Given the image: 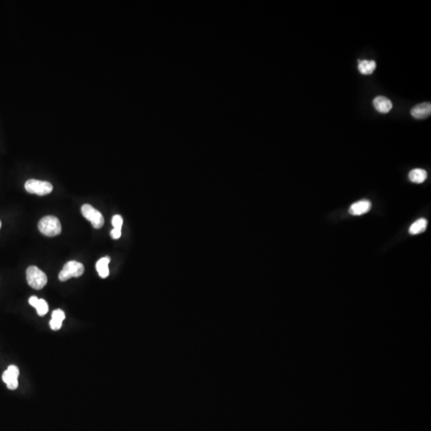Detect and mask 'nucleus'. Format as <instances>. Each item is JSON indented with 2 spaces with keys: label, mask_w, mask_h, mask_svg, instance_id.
<instances>
[{
  "label": "nucleus",
  "mask_w": 431,
  "mask_h": 431,
  "mask_svg": "<svg viewBox=\"0 0 431 431\" xmlns=\"http://www.w3.org/2000/svg\"><path fill=\"white\" fill-rule=\"evenodd\" d=\"M39 231L47 237H55L62 232V226L58 218L54 216H47L39 222Z\"/></svg>",
  "instance_id": "f257e3e1"
},
{
  "label": "nucleus",
  "mask_w": 431,
  "mask_h": 431,
  "mask_svg": "<svg viewBox=\"0 0 431 431\" xmlns=\"http://www.w3.org/2000/svg\"><path fill=\"white\" fill-rule=\"evenodd\" d=\"M27 280L32 288L40 290L47 284V276L38 267L30 266L27 269Z\"/></svg>",
  "instance_id": "f03ea898"
},
{
  "label": "nucleus",
  "mask_w": 431,
  "mask_h": 431,
  "mask_svg": "<svg viewBox=\"0 0 431 431\" xmlns=\"http://www.w3.org/2000/svg\"><path fill=\"white\" fill-rule=\"evenodd\" d=\"M83 264L78 261H69L65 264L60 273L58 275V278L61 281H66L70 280V278L79 277L84 273Z\"/></svg>",
  "instance_id": "7ed1b4c3"
},
{
  "label": "nucleus",
  "mask_w": 431,
  "mask_h": 431,
  "mask_svg": "<svg viewBox=\"0 0 431 431\" xmlns=\"http://www.w3.org/2000/svg\"><path fill=\"white\" fill-rule=\"evenodd\" d=\"M25 189L29 193L44 196L52 192L53 185L47 181L31 179L25 183Z\"/></svg>",
  "instance_id": "20e7f679"
},
{
  "label": "nucleus",
  "mask_w": 431,
  "mask_h": 431,
  "mask_svg": "<svg viewBox=\"0 0 431 431\" xmlns=\"http://www.w3.org/2000/svg\"><path fill=\"white\" fill-rule=\"evenodd\" d=\"M84 218L91 222L95 229H101L104 225V218L99 211L93 208L90 204H83L81 208Z\"/></svg>",
  "instance_id": "39448f33"
},
{
  "label": "nucleus",
  "mask_w": 431,
  "mask_h": 431,
  "mask_svg": "<svg viewBox=\"0 0 431 431\" xmlns=\"http://www.w3.org/2000/svg\"><path fill=\"white\" fill-rule=\"evenodd\" d=\"M19 375H20V370L15 365L9 366L8 370L4 371L2 379L4 383H6L8 389L10 390L17 389L19 387V381H18Z\"/></svg>",
  "instance_id": "423d86ee"
},
{
  "label": "nucleus",
  "mask_w": 431,
  "mask_h": 431,
  "mask_svg": "<svg viewBox=\"0 0 431 431\" xmlns=\"http://www.w3.org/2000/svg\"><path fill=\"white\" fill-rule=\"evenodd\" d=\"M371 203L368 200H362L356 202L349 208V212L353 216H360L369 212Z\"/></svg>",
  "instance_id": "0eeeda50"
},
{
  "label": "nucleus",
  "mask_w": 431,
  "mask_h": 431,
  "mask_svg": "<svg viewBox=\"0 0 431 431\" xmlns=\"http://www.w3.org/2000/svg\"><path fill=\"white\" fill-rule=\"evenodd\" d=\"M412 116L417 119H423L427 118L431 114V105L429 102L418 104L410 111Z\"/></svg>",
  "instance_id": "6e6552de"
},
{
  "label": "nucleus",
  "mask_w": 431,
  "mask_h": 431,
  "mask_svg": "<svg viewBox=\"0 0 431 431\" xmlns=\"http://www.w3.org/2000/svg\"><path fill=\"white\" fill-rule=\"evenodd\" d=\"M373 105L375 109L379 111V113L387 114L392 109V102L387 97L383 96H378L375 97L373 101Z\"/></svg>",
  "instance_id": "1a4fd4ad"
},
{
  "label": "nucleus",
  "mask_w": 431,
  "mask_h": 431,
  "mask_svg": "<svg viewBox=\"0 0 431 431\" xmlns=\"http://www.w3.org/2000/svg\"><path fill=\"white\" fill-rule=\"evenodd\" d=\"M29 303L37 310L38 315L43 316L48 312V303L43 299H39L37 296H31L29 299Z\"/></svg>",
  "instance_id": "9d476101"
},
{
  "label": "nucleus",
  "mask_w": 431,
  "mask_h": 431,
  "mask_svg": "<svg viewBox=\"0 0 431 431\" xmlns=\"http://www.w3.org/2000/svg\"><path fill=\"white\" fill-rule=\"evenodd\" d=\"M66 318L64 311L61 309H57L53 311L52 318L50 321V327L54 331H58L62 328V322Z\"/></svg>",
  "instance_id": "9b49d317"
},
{
  "label": "nucleus",
  "mask_w": 431,
  "mask_h": 431,
  "mask_svg": "<svg viewBox=\"0 0 431 431\" xmlns=\"http://www.w3.org/2000/svg\"><path fill=\"white\" fill-rule=\"evenodd\" d=\"M110 262H111V258L106 257L100 259L96 264V269H97V273L103 279H105L109 276Z\"/></svg>",
  "instance_id": "f8f14e48"
},
{
  "label": "nucleus",
  "mask_w": 431,
  "mask_h": 431,
  "mask_svg": "<svg viewBox=\"0 0 431 431\" xmlns=\"http://www.w3.org/2000/svg\"><path fill=\"white\" fill-rule=\"evenodd\" d=\"M359 72L362 74H371L375 71L376 68V62L373 60H359V66H358Z\"/></svg>",
  "instance_id": "ddd939ff"
},
{
  "label": "nucleus",
  "mask_w": 431,
  "mask_h": 431,
  "mask_svg": "<svg viewBox=\"0 0 431 431\" xmlns=\"http://www.w3.org/2000/svg\"><path fill=\"white\" fill-rule=\"evenodd\" d=\"M427 178V173L422 169H412L409 173V179L413 183L421 184Z\"/></svg>",
  "instance_id": "4468645a"
},
{
  "label": "nucleus",
  "mask_w": 431,
  "mask_h": 431,
  "mask_svg": "<svg viewBox=\"0 0 431 431\" xmlns=\"http://www.w3.org/2000/svg\"><path fill=\"white\" fill-rule=\"evenodd\" d=\"M427 224V221L425 218L418 219L414 223L412 224L409 232L411 235H417L419 233H423L426 230Z\"/></svg>",
  "instance_id": "2eb2a0df"
},
{
  "label": "nucleus",
  "mask_w": 431,
  "mask_h": 431,
  "mask_svg": "<svg viewBox=\"0 0 431 431\" xmlns=\"http://www.w3.org/2000/svg\"><path fill=\"white\" fill-rule=\"evenodd\" d=\"M112 225L115 229L122 230L123 225V219L120 215H115L112 219Z\"/></svg>",
  "instance_id": "dca6fc26"
},
{
  "label": "nucleus",
  "mask_w": 431,
  "mask_h": 431,
  "mask_svg": "<svg viewBox=\"0 0 431 431\" xmlns=\"http://www.w3.org/2000/svg\"><path fill=\"white\" fill-rule=\"evenodd\" d=\"M111 235L114 239H119L121 236H122V230H120V229H114V230L111 231Z\"/></svg>",
  "instance_id": "f3484780"
},
{
  "label": "nucleus",
  "mask_w": 431,
  "mask_h": 431,
  "mask_svg": "<svg viewBox=\"0 0 431 431\" xmlns=\"http://www.w3.org/2000/svg\"><path fill=\"white\" fill-rule=\"evenodd\" d=\"M1 226H2V223H1V221H0V229H1Z\"/></svg>",
  "instance_id": "a211bd4d"
}]
</instances>
